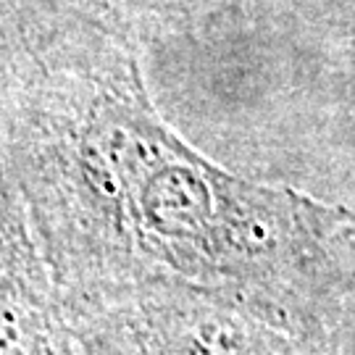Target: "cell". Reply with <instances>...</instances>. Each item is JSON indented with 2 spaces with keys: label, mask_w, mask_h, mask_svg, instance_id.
I'll use <instances>...</instances> for the list:
<instances>
[{
  "label": "cell",
  "mask_w": 355,
  "mask_h": 355,
  "mask_svg": "<svg viewBox=\"0 0 355 355\" xmlns=\"http://www.w3.org/2000/svg\"><path fill=\"white\" fill-rule=\"evenodd\" d=\"M0 166L61 300L184 284L324 313L355 208L229 171L155 105L135 42L87 35L16 53Z\"/></svg>",
  "instance_id": "cell-1"
},
{
  "label": "cell",
  "mask_w": 355,
  "mask_h": 355,
  "mask_svg": "<svg viewBox=\"0 0 355 355\" xmlns=\"http://www.w3.org/2000/svg\"><path fill=\"white\" fill-rule=\"evenodd\" d=\"M0 355H79L24 203L0 166Z\"/></svg>",
  "instance_id": "cell-4"
},
{
  "label": "cell",
  "mask_w": 355,
  "mask_h": 355,
  "mask_svg": "<svg viewBox=\"0 0 355 355\" xmlns=\"http://www.w3.org/2000/svg\"><path fill=\"white\" fill-rule=\"evenodd\" d=\"M324 316L345 343L355 347V229L337 255L334 277L324 300Z\"/></svg>",
  "instance_id": "cell-5"
},
{
  "label": "cell",
  "mask_w": 355,
  "mask_h": 355,
  "mask_svg": "<svg viewBox=\"0 0 355 355\" xmlns=\"http://www.w3.org/2000/svg\"><path fill=\"white\" fill-rule=\"evenodd\" d=\"M245 0H0V32L35 53L87 35H114L145 48L216 21Z\"/></svg>",
  "instance_id": "cell-3"
},
{
  "label": "cell",
  "mask_w": 355,
  "mask_h": 355,
  "mask_svg": "<svg viewBox=\"0 0 355 355\" xmlns=\"http://www.w3.org/2000/svg\"><path fill=\"white\" fill-rule=\"evenodd\" d=\"M0 40H3V42H8V40H6V35H3V32H0ZM8 45H11V42H8Z\"/></svg>",
  "instance_id": "cell-7"
},
{
  "label": "cell",
  "mask_w": 355,
  "mask_h": 355,
  "mask_svg": "<svg viewBox=\"0 0 355 355\" xmlns=\"http://www.w3.org/2000/svg\"><path fill=\"white\" fill-rule=\"evenodd\" d=\"M64 305L79 355H355L313 308L184 284H132Z\"/></svg>",
  "instance_id": "cell-2"
},
{
  "label": "cell",
  "mask_w": 355,
  "mask_h": 355,
  "mask_svg": "<svg viewBox=\"0 0 355 355\" xmlns=\"http://www.w3.org/2000/svg\"><path fill=\"white\" fill-rule=\"evenodd\" d=\"M16 48L13 45H8V42H3L0 40V85H3V76H6V69H8V64H11V58L16 55Z\"/></svg>",
  "instance_id": "cell-6"
}]
</instances>
